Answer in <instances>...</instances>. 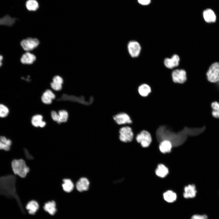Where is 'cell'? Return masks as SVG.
Here are the masks:
<instances>
[{
	"instance_id": "cell-1",
	"label": "cell",
	"mask_w": 219,
	"mask_h": 219,
	"mask_svg": "<svg viewBox=\"0 0 219 219\" xmlns=\"http://www.w3.org/2000/svg\"><path fill=\"white\" fill-rule=\"evenodd\" d=\"M16 177L12 175L0 176V195L10 199H15L20 208L24 212L20 199L16 188Z\"/></svg>"
},
{
	"instance_id": "cell-2",
	"label": "cell",
	"mask_w": 219,
	"mask_h": 219,
	"mask_svg": "<svg viewBox=\"0 0 219 219\" xmlns=\"http://www.w3.org/2000/svg\"><path fill=\"white\" fill-rule=\"evenodd\" d=\"M11 166L14 173L21 178L25 177L30 170L25 161L22 159L13 160Z\"/></svg>"
},
{
	"instance_id": "cell-3",
	"label": "cell",
	"mask_w": 219,
	"mask_h": 219,
	"mask_svg": "<svg viewBox=\"0 0 219 219\" xmlns=\"http://www.w3.org/2000/svg\"><path fill=\"white\" fill-rule=\"evenodd\" d=\"M136 140L144 148L148 147L151 144L152 139L150 133L147 130H143L136 136Z\"/></svg>"
},
{
	"instance_id": "cell-4",
	"label": "cell",
	"mask_w": 219,
	"mask_h": 219,
	"mask_svg": "<svg viewBox=\"0 0 219 219\" xmlns=\"http://www.w3.org/2000/svg\"><path fill=\"white\" fill-rule=\"evenodd\" d=\"M207 80L211 83L219 81V63L215 62L210 67L206 74Z\"/></svg>"
},
{
	"instance_id": "cell-5",
	"label": "cell",
	"mask_w": 219,
	"mask_h": 219,
	"mask_svg": "<svg viewBox=\"0 0 219 219\" xmlns=\"http://www.w3.org/2000/svg\"><path fill=\"white\" fill-rule=\"evenodd\" d=\"M171 76L172 81L175 83L183 84L187 80L186 72L183 69H176L173 70Z\"/></svg>"
},
{
	"instance_id": "cell-6",
	"label": "cell",
	"mask_w": 219,
	"mask_h": 219,
	"mask_svg": "<svg viewBox=\"0 0 219 219\" xmlns=\"http://www.w3.org/2000/svg\"><path fill=\"white\" fill-rule=\"evenodd\" d=\"M119 133V139L122 142H130L133 139V132L131 128L129 126H125L120 128Z\"/></svg>"
},
{
	"instance_id": "cell-7",
	"label": "cell",
	"mask_w": 219,
	"mask_h": 219,
	"mask_svg": "<svg viewBox=\"0 0 219 219\" xmlns=\"http://www.w3.org/2000/svg\"><path fill=\"white\" fill-rule=\"evenodd\" d=\"M39 43V41L37 39L28 38L22 40L20 42V45L24 50L28 51L36 48Z\"/></svg>"
},
{
	"instance_id": "cell-8",
	"label": "cell",
	"mask_w": 219,
	"mask_h": 219,
	"mask_svg": "<svg viewBox=\"0 0 219 219\" xmlns=\"http://www.w3.org/2000/svg\"><path fill=\"white\" fill-rule=\"evenodd\" d=\"M127 47L128 53L132 57L135 58L139 56L141 47L139 42L135 40L130 41L128 43Z\"/></svg>"
},
{
	"instance_id": "cell-9",
	"label": "cell",
	"mask_w": 219,
	"mask_h": 219,
	"mask_svg": "<svg viewBox=\"0 0 219 219\" xmlns=\"http://www.w3.org/2000/svg\"><path fill=\"white\" fill-rule=\"evenodd\" d=\"M180 57L176 54H174L171 58H166L164 60L165 66L169 69H172L177 67L179 63Z\"/></svg>"
},
{
	"instance_id": "cell-10",
	"label": "cell",
	"mask_w": 219,
	"mask_h": 219,
	"mask_svg": "<svg viewBox=\"0 0 219 219\" xmlns=\"http://www.w3.org/2000/svg\"><path fill=\"white\" fill-rule=\"evenodd\" d=\"M113 119L118 124H131L132 121L129 116L127 113H121L114 115Z\"/></svg>"
},
{
	"instance_id": "cell-11",
	"label": "cell",
	"mask_w": 219,
	"mask_h": 219,
	"mask_svg": "<svg viewBox=\"0 0 219 219\" xmlns=\"http://www.w3.org/2000/svg\"><path fill=\"white\" fill-rule=\"evenodd\" d=\"M89 185L90 182L87 178L85 177H82L76 182V188L80 192L86 191L88 190Z\"/></svg>"
},
{
	"instance_id": "cell-12",
	"label": "cell",
	"mask_w": 219,
	"mask_h": 219,
	"mask_svg": "<svg viewBox=\"0 0 219 219\" xmlns=\"http://www.w3.org/2000/svg\"><path fill=\"white\" fill-rule=\"evenodd\" d=\"M184 190L183 196L186 199L194 197L197 193L196 186L194 184H189L185 186Z\"/></svg>"
},
{
	"instance_id": "cell-13",
	"label": "cell",
	"mask_w": 219,
	"mask_h": 219,
	"mask_svg": "<svg viewBox=\"0 0 219 219\" xmlns=\"http://www.w3.org/2000/svg\"><path fill=\"white\" fill-rule=\"evenodd\" d=\"M172 147L171 142L168 140H164L160 141L159 148L161 153L165 154L171 151Z\"/></svg>"
},
{
	"instance_id": "cell-14",
	"label": "cell",
	"mask_w": 219,
	"mask_h": 219,
	"mask_svg": "<svg viewBox=\"0 0 219 219\" xmlns=\"http://www.w3.org/2000/svg\"><path fill=\"white\" fill-rule=\"evenodd\" d=\"M203 16L205 21L208 23L215 22L216 17L214 12L211 9H208L204 11Z\"/></svg>"
},
{
	"instance_id": "cell-15",
	"label": "cell",
	"mask_w": 219,
	"mask_h": 219,
	"mask_svg": "<svg viewBox=\"0 0 219 219\" xmlns=\"http://www.w3.org/2000/svg\"><path fill=\"white\" fill-rule=\"evenodd\" d=\"M168 168L162 164H159L157 165L155 170V173L157 176L163 178L166 177L169 173Z\"/></svg>"
},
{
	"instance_id": "cell-16",
	"label": "cell",
	"mask_w": 219,
	"mask_h": 219,
	"mask_svg": "<svg viewBox=\"0 0 219 219\" xmlns=\"http://www.w3.org/2000/svg\"><path fill=\"white\" fill-rule=\"evenodd\" d=\"M36 57L33 54L27 52L23 54L20 58V61L23 64H31L35 61Z\"/></svg>"
},
{
	"instance_id": "cell-17",
	"label": "cell",
	"mask_w": 219,
	"mask_h": 219,
	"mask_svg": "<svg viewBox=\"0 0 219 219\" xmlns=\"http://www.w3.org/2000/svg\"><path fill=\"white\" fill-rule=\"evenodd\" d=\"M151 89L150 86L147 84L143 83L138 88L139 95L142 97H146L151 92Z\"/></svg>"
},
{
	"instance_id": "cell-18",
	"label": "cell",
	"mask_w": 219,
	"mask_h": 219,
	"mask_svg": "<svg viewBox=\"0 0 219 219\" xmlns=\"http://www.w3.org/2000/svg\"><path fill=\"white\" fill-rule=\"evenodd\" d=\"M43 208L46 212L52 215L55 214L57 211L56 204L53 200L46 203L44 205Z\"/></svg>"
},
{
	"instance_id": "cell-19",
	"label": "cell",
	"mask_w": 219,
	"mask_h": 219,
	"mask_svg": "<svg viewBox=\"0 0 219 219\" xmlns=\"http://www.w3.org/2000/svg\"><path fill=\"white\" fill-rule=\"evenodd\" d=\"M12 144V141L3 136H0V149L6 151L10 150V146Z\"/></svg>"
},
{
	"instance_id": "cell-20",
	"label": "cell",
	"mask_w": 219,
	"mask_h": 219,
	"mask_svg": "<svg viewBox=\"0 0 219 219\" xmlns=\"http://www.w3.org/2000/svg\"><path fill=\"white\" fill-rule=\"evenodd\" d=\"M26 208L29 214H34L38 210L39 205L36 201L32 200L27 203Z\"/></svg>"
},
{
	"instance_id": "cell-21",
	"label": "cell",
	"mask_w": 219,
	"mask_h": 219,
	"mask_svg": "<svg viewBox=\"0 0 219 219\" xmlns=\"http://www.w3.org/2000/svg\"><path fill=\"white\" fill-rule=\"evenodd\" d=\"M63 81L59 78L56 77L52 79V82L50 83V86L54 90L56 91L61 90L62 88V85Z\"/></svg>"
},
{
	"instance_id": "cell-22",
	"label": "cell",
	"mask_w": 219,
	"mask_h": 219,
	"mask_svg": "<svg viewBox=\"0 0 219 219\" xmlns=\"http://www.w3.org/2000/svg\"><path fill=\"white\" fill-rule=\"evenodd\" d=\"M164 200L169 203H172L175 201L177 198L176 193L172 190H169L163 194Z\"/></svg>"
},
{
	"instance_id": "cell-23",
	"label": "cell",
	"mask_w": 219,
	"mask_h": 219,
	"mask_svg": "<svg viewBox=\"0 0 219 219\" xmlns=\"http://www.w3.org/2000/svg\"><path fill=\"white\" fill-rule=\"evenodd\" d=\"M63 181L62 186L63 190L67 193L72 191L74 188V185L72 181L69 179H65Z\"/></svg>"
},
{
	"instance_id": "cell-24",
	"label": "cell",
	"mask_w": 219,
	"mask_h": 219,
	"mask_svg": "<svg viewBox=\"0 0 219 219\" xmlns=\"http://www.w3.org/2000/svg\"><path fill=\"white\" fill-rule=\"evenodd\" d=\"M15 21V19L7 15L3 18H0V25L11 26L14 24Z\"/></svg>"
},
{
	"instance_id": "cell-25",
	"label": "cell",
	"mask_w": 219,
	"mask_h": 219,
	"mask_svg": "<svg viewBox=\"0 0 219 219\" xmlns=\"http://www.w3.org/2000/svg\"><path fill=\"white\" fill-rule=\"evenodd\" d=\"M43 120V116L40 114H36L32 116L31 123L32 125L36 127H39V125Z\"/></svg>"
},
{
	"instance_id": "cell-26",
	"label": "cell",
	"mask_w": 219,
	"mask_h": 219,
	"mask_svg": "<svg viewBox=\"0 0 219 219\" xmlns=\"http://www.w3.org/2000/svg\"><path fill=\"white\" fill-rule=\"evenodd\" d=\"M26 6L29 11H34L39 7V4L36 0H28L26 3Z\"/></svg>"
},
{
	"instance_id": "cell-27",
	"label": "cell",
	"mask_w": 219,
	"mask_h": 219,
	"mask_svg": "<svg viewBox=\"0 0 219 219\" xmlns=\"http://www.w3.org/2000/svg\"><path fill=\"white\" fill-rule=\"evenodd\" d=\"M60 118V123H65L68 119V112L65 110H61L58 113Z\"/></svg>"
},
{
	"instance_id": "cell-28",
	"label": "cell",
	"mask_w": 219,
	"mask_h": 219,
	"mask_svg": "<svg viewBox=\"0 0 219 219\" xmlns=\"http://www.w3.org/2000/svg\"><path fill=\"white\" fill-rule=\"evenodd\" d=\"M9 112V109L6 106L2 104H0V117H6L8 115Z\"/></svg>"
},
{
	"instance_id": "cell-29",
	"label": "cell",
	"mask_w": 219,
	"mask_h": 219,
	"mask_svg": "<svg viewBox=\"0 0 219 219\" xmlns=\"http://www.w3.org/2000/svg\"><path fill=\"white\" fill-rule=\"evenodd\" d=\"M51 116L52 119L57 123H60L59 115L57 112L54 111L52 110L51 112Z\"/></svg>"
},
{
	"instance_id": "cell-30",
	"label": "cell",
	"mask_w": 219,
	"mask_h": 219,
	"mask_svg": "<svg viewBox=\"0 0 219 219\" xmlns=\"http://www.w3.org/2000/svg\"><path fill=\"white\" fill-rule=\"evenodd\" d=\"M41 100L42 102L46 105L50 104L52 103L53 100L49 97L43 94L41 96Z\"/></svg>"
},
{
	"instance_id": "cell-31",
	"label": "cell",
	"mask_w": 219,
	"mask_h": 219,
	"mask_svg": "<svg viewBox=\"0 0 219 219\" xmlns=\"http://www.w3.org/2000/svg\"><path fill=\"white\" fill-rule=\"evenodd\" d=\"M43 94L49 97L52 100L54 99L55 98V95L51 90L49 89H46Z\"/></svg>"
},
{
	"instance_id": "cell-32",
	"label": "cell",
	"mask_w": 219,
	"mask_h": 219,
	"mask_svg": "<svg viewBox=\"0 0 219 219\" xmlns=\"http://www.w3.org/2000/svg\"><path fill=\"white\" fill-rule=\"evenodd\" d=\"M208 217L206 215H200L195 214L193 215L191 219H207Z\"/></svg>"
},
{
	"instance_id": "cell-33",
	"label": "cell",
	"mask_w": 219,
	"mask_h": 219,
	"mask_svg": "<svg viewBox=\"0 0 219 219\" xmlns=\"http://www.w3.org/2000/svg\"><path fill=\"white\" fill-rule=\"evenodd\" d=\"M211 107L213 110L219 112V103L216 101L213 102L211 104Z\"/></svg>"
},
{
	"instance_id": "cell-34",
	"label": "cell",
	"mask_w": 219,
	"mask_h": 219,
	"mask_svg": "<svg viewBox=\"0 0 219 219\" xmlns=\"http://www.w3.org/2000/svg\"><path fill=\"white\" fill-rule=\"evenodd\" d=\"M139 3L143 5H147L149 4L151 0H137Z\"/></svg>"
},
{
	"instance_id": "cell-35",
	"label": "cell",
	"mask_w": 219,
	"mask_h": 219,
	"mask_svg": "<svg viewBox=\"0 0 219 219\" xmlns=\"http://www.w3.org/2000/svg\"><path fill=\"white\" fill-rule=\"evenodd\" d=\"M212 116L216 118H219V112L213 110L212 112Z\"/></svg>"
},
{
	"instance_id": "cell-36",
	"label": "cell",
	"mask_w": 219,
	"mask_h": 219,
	"mask_svg": "<svg viewBox=\"0 0 219 219\" xmlns=\"http://www.w3.org/2000/svg\"><path fill=\"white\" fill-rule=\"evenodd\" d=\"M3 59V57L2 55L0 54V67L2 65V61Z\"/></svg>"
}]
</instances>
